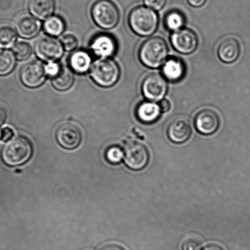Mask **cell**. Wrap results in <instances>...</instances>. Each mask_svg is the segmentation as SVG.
<instances>
[{
    "label": "cell",
    "instance_id": "obj_1",
    "mask_svg": "<svg viewBox=\"0 0 250 250\" xmlns=\"http://www.w3.org/2000/svg\"><path fill=\"white\" fill-rule=\"evenodd\" d=\"M168 52V46L164 39L152 37L142 43L138 56L141 62L145 66L156 69L166 62Z\"/></svg>",
    "mask_w": 250,
    "mask_h": 250
},
{
    "label": "cell",
    "instance_id": "obj_2",
    "mask_svg": "<svg viewBox=\"0 0 250 250\" xmlns=\"http://www.w3.org/2000/svg\"><path fill=\"white\" fill-rule=\"evenodd\" d=\"M33 154L31 141L24 136H18L7 143L1 152L3 162L8 166L15 167L25 164Z\"/></svg>",
    "mask_w": 250,
    "mask_h": 250
},
{
    "label": "cell",
    "instance_id": "obj_3",
    "mask_svg": "<svg viewBox=\"0 0 250 250\" xmlns=\"http://www.w3.org/2000/svg\"><path fill=\"white\" fill-rule=\"evenodd\" d=\"M128 21L130 28L137 35L149 36L157 30L159 16L153 9L140 6L130 12Z\"/></svg>",
    "mask_w": 250,
    "mask_h": 250
},
{
    "label": "cell",
    "instance_id": "obj_4",
    "mask_svg": "<svg viewBox=\"0 0 250 250\" xmlns=\"http://www.w3.org/2000/svg\"><path fill=\"white\" fill-rule=\"evenodd\" d=\"M120 69L117 62L109 58H101L93 63L90 76L94 83L103 88L115 85L120 77Z\"/></svg>",
    "mask_w": 250,
    "mask_h": 250
},
{
    "label": "cell",
    "instance_id": "obj_5",
    "mask_svg": "<svg viewBox=\"0 0 250 250\" xmlns=\"http://www.w3.org/2000/svg\"><path fill=\"white\" fill-rule=\"evenodd\" d=\"M91 15L97 25L104 30L115 27L120 21L118 7L110 0H98L93 4Z\"/></svg>",
    "mask_w": 250,
    "mask_h": 250
},
{
    "label": "cell",
    "instance_id": "obj_6",
    "mask_svg": "<svg viewBox=\"0 0 250 250\" xmlns=\"http://www.w3.org/2000/svg\"><path fill=\"white\" fill-rule=\"evenodd\" d=\"M142 91L146 99L151 102L162 101L168 91V84L162 75L157 73L148 74L143 80Z\"/></svg>",
    "mask_w": 250,
    "mask_h": 250
},
{
    "label": "cell",
    "instance_id": "obj_7",
    "mask_svg": "<svg viewBox=\"0 0 250 250\" xmlns=\"http://www.w3.org/2000/svg\"><path fill=\"white\" fill-rule=\"evenodd\" d=\"M64 48L60 41L53 37H43L37 41L35 46L36 55L43 62H57L64 54Z\"/></svg>",
    "mask_w": 250,
    "mask_h": 250
},
{
    "label": "cell",
    "instance_id": "obj_8",
    "mask_svg": "<svg viewBox=\"0 0 250 250\" xmlns=\"http://www.w3.org/2000/svg\"><path fill=\"white\" fill-rule=\"evenodd\" d=\"M46 77L45 66L39 61H33L24 65L20 72L21 83L29 88H36L42 85Z\"/></svg>",
    "mask_w": 250,
    "mask_h": 250
},
{
    "label": "cell",
    "instance_id": "obj_9",
    "mask_svg": "<svg viewBox=\"0 0 250 250\" xmlns=\"http://www.w3.org/2000/svg\"><path fill=\"white\" fill-rule=\"evenodd\" d=\"M149 160V152L142 143L132 142L126 146L125 161L128 168L133 170H140L146 166Z\"/></svg>",
    "mask_w": 250,
    "mask_h": 250
},
{
    "label": "cell",
    "instance_id": "obj_10",
    "mask_svg": "<svg viewBox=\"0 0 250 250\" xmlns=\"http://www.w3.org/2000/svg\"><path fill=\"white\" fill-rule=\"evenodd\" d=\"M171 42L174 49L178 52L188 55L197 48L198 40L197 35L193 30L182 28L172 34Z\"/></svg>",
    "mask_w": 250,
    "mask_h": 250
},
{
    "label": "cell",
    "instance_id": "obj_11",
    "mask_svg": "<svg viewBox=\"0 0 250 250\" xmlns=\"http://www.w3.org/2000/svg\"><path fill=\"white\" fill-rule=\"evenodd\" d=\"M56 138L60 145L65 149H75L82 142L81 130L74 123H65L58 128Z\"/></svg>",
    "mask_w": 250,
    "mask_h": 250
},
{
    "label": "cell",
    "instance_id": "obj_12",
    "mask_svg": "<svg viewBox=\"0 0 250 250\" xmlns=\"http://www.w3.org/2000/svg\"><path fill=\"white\" fill-rule=\"evenodd\" d=\"M219 116L214 110L205 108L199 111L195 118V126L198 132L205 135H212L220 125Z\"/></svg>",
    "mask_w": 250,
    "mask_h": 250
},
{
    "label": "cell",
    "instance_id": "obj_13",
    "mask_svg": "<svg viewBox=\"0 0 250 250\" xmlns=\"http://www.w3.org/2000/svg\"><path fill=\"white\" fill-rule=\"evenodd\" d=\"M90 48L94 55L101 58L113 57L117 51L118 44L115 39L106 34H101L92 40Z\"/></svg>",
    "mask_w": 250,
    "mask_h": 250
},
{
    "label": "cell",
    "instance_id": "obj_14",
    "mask_svg": "<svg viewBox=\"0 0 250 250\" xmlns=\"http://www.w3.org/2000/svg\"><path fill=\"white\" fill-rule=\"evenodd\" d=\"M191 133L190 123L184 118H177L169 124L167 135L172 142L181 144L188 141Z\"/></svg>",
    "mask_w": 250,
    "mask_h": 250
},
{
    "label": "cell",
    "instance_id": "obj_15",
    "mask_svg": "<svg viewBox=\"0 0 250 250\" xmlns=\"http://www.w3.org/2000/svg\"><path fill=\"white\" fill-rule=\"evenodd\" d=\"M240 53L239 42L234 38L223 39L218 46V57L223 62L229 64L235 62L239 58Z\"/></svg>",
    "mask_w": 250,
    "mask_h": 250
},
{
    "label": "cell",
    "instance_id": "obj_16",
    "mask_svg": "<svg viewBox=\"0 0 250 250\" xmlns=\"http://www.w3.org/2000/svg\"><path fill=\"white\" fill-rule=\"evenodd\" d=\"M41 28L40 21L32 16H23L16 24L17 33L24 39H32L38 35Z\"/></svg>",
    "mask_w": 250,
    "mask_h": 250
},
{
    "label": "cell",
    "instance_id": "obj_17",
    "mask_svg": "<svg viewBox=\"0 0 250 250\" xmlns=\"http://www.w3.org/2000/svg\"><path fill=\"white\" fill-rule=\"evenodd\" d=\"M162 73L168 81L178 82L185 76V64L178 58H169L163 65Z\"/></svg>",
    "mask_w": 250,
    "mask_h": 250
},
{
    "label": "cell",
    "instance_id": "obj_18",
    "mask_svg": "<svg viewBox=\"0 0 250 250\" xmlns=\"http://www.w3.org/2000/svg\"><path fill=\"white\" fill-rule=\"evenodd\" d=\"M28 10L34 18L46 20L52 15L55 8V0H28Z\"/></svg>",
    "mask_w": 250,
    "mask_h": 250
},
{
    "label": "cell",
    "instance_id": "obj_19",
    "mask_svg": "<svg viewBox=\"0 0 250 250\" xmlns=\"http://www.w3.org/2000/svg\"><path fill=\"white\" fill-rule=\"evenodd\" d=\"M161 113L159 105L152 102L140 104L136 110L138 120L145 124L155 123L159 120Z\"/></svg>",
    "mask_w": 250,
    "mask_h": 250
},
{
    "label": "cell",
    "instance_id": "obj_20",
    "mask_svg": "<svg viewBox=\"0 0 250 250\" xmlns=\"http://www.w3.org/2000/svg\"><path fill=\"white\" fill-rule=\"evenodd\" d=\"M70 69L77 74H85L91 69L92 58L85 50H78L72 53L69 58Z\"/></svg>",
    "mask_w": 250,
    "mask_h": 250
},
{
    "label": "cell",
    "instance_id": "obj_21",
    "mask_svg": "<svg viewBox=\"0 0 250 250\" xmlns=\"http://www.w3.org/2000/svg\"><path fill=\"white\" fill-rule=\"evenodd\" d=\"M74 77L70 68L61 66L60 71L52 78V84L54 88L60 91H65L71 88L74 84Z\"/></svg>",
    "mask_w": 250,
    "mask_h": 250
},
{
    "label": "cell",
    "instance_id": "obj_22",
    "mask_svg": "<svg viewBox=\"0 0 250 250\" xmlns=\"http://www.w3.org/2000/svg\"><path fill=\"white\" fill-rule=\"evenodd\" d=\"M16 58L13 51L0 50V77H5L11 74L16 67Z\"/></svg>",
    "mask_w": 250,
    "mask_h": 250
},
{
    "label": "cell",
    "instance_id": "obj_23",
    "mask_svg": "<svg viewBox=\"0 0 250 250\" xmlns=\"http://www.w3.org/2000/svg\"><path fill=\"white\" fill-rule=\"evenodd\" d=\"M43 27L45 32L51 37H57L64 32L65 24L62 18L53 16L46 19Z\"/></svg>",
    "mask_w": 250,
    "mask_h": 250
},
{
    "label": "cell",
    "instance_id": "obj_24",
    "mask_svg": "<svg viewBox=\"0 0 250 250\" xmlns=\"http://www.w3.org/2000/svg\"><path fill=\"white\" fill-rule=\"evenodd\" d=\"M185 16L179 11H169L165 17V27L173 32L181 30L185 25Z\"/></svg>",
    "mask_w": 250,
    "mask_h": 250
},
{
    "label": "cell",
    "instance_id": "obj_25",
    "mask_svg": "<svg viewBox=\"0 0 250 250\" xmlns=\"http://www.w3.org/2000/svg\"><path fill=\"white\" fill-rule=\"evenodd\" d=\"M17 40L16 31L12 26H0V50L13 48Z\"/></svg>",
    "mask_w": 250,
    "mask_h": 250
},
{
    "label": "cell",
    "instance_id": "obj_26",
    "mask_svg": "<svg viewBox=\"0 0 250 250\" xmlns=\"http://www.w3.org/2000/svg\"><path fill=\"white\" fill-rule=\"evenodd\" d=\"M13 52L16 60L24 61L28 59L32 54L33 49L30 43L21 41L14 45Z\"/></svg>",
    "mask_w": 250,
    "mask_h": 250
},
{
    "label": "cell",
    "instance_id": "obj_27",
    "mask_svg": "<svg viewBox=\"0 0 250 250\" xmlns=\"http://www.w3.org/2000/svg\"><path fill=\"white\" fill-rule=\"evenodd\" d=\"M124 154H125L120 147L112 146L106 150V159L111 164H116L121 162Z\"/></svg>",
    "mask_w": 250,
    "mask_h": 250
},
{
    "label": "cell",
    "instance_id": "obj_28",
    "mask_svg": "<svg viewBox=\"0 0 250 250\" xmlns=\"http://www.w3.org/2000/svg\"><path fill=\"white\" fill-rule=\"evenodd\" d=\"M79 41L76 37L73 35H65L62 38V43L63 48L67 52H71L74 50L78 46Z\"/></svg>",
    "mask_w": 250,
    "mask_h": 250
},
{
    "label": "cell",
    "instance_id": "obj_29",
    "mask_svg": "<svg viewBox=\"0 0 250 250\" xmlns=\"http://www.w3.org/2000/svg\"><path fill=\"white\" fill-rule=\"evenodd\" d=\"M201 243L196 239L186 240L183 245V250H201Z\"/></svg>",
    "mask_w": 250,
    "mask_h": 250
},
{
    "label": "cell",
    "instance_id": "obj_30",
    "mask_svg": "<svg viewBox=\"0 0 250 250\" xmlns=\"http://www.w3.org/2000/svg\"><path fill=\"white\" fill-rule=\"evenodd\" d=\"M62 65L58 64L57 62H51L45 65V73L47 75L50 77H53L60 71Z\"/></svg>",
    "mask_w": 250,
    "mask_h": 250
},
{
    "label": "cell",
    "instance_id": "obj_31",
    "mask_svg": "<svg viewBox=\"0 0 250 250\" xmlns=\"http://www.w3.org/2000/svg\"><path fill=\"white\" fill-rule=\"evenodd\" d=\"M145 5L155 10H160L164 8L167 0H143Z\"/></svg>",
    "mask_w": 250,
    "mask_h": 250
},
{
    "label": "cell",
    "instance_id": "obj_32",
    "mask_svg": "<svg viewBox=\"0 0 250 250\" xmlns=\"http://www.w3.org/2000/svg\"><path fill=\"white\" fill-rule=\"evenodd\" d=\"M14 136V131L11 127H5L0 130V140L4 142H9L13 139Z\"/></svg>",
    "mask_w": 250,
    "mask_h": 250
},
{
    "label": "cell",
    "instance_id": "obj_33",
    "mask_svg": "<svg viewBox=\"0 0 250 250\" xmlns=\"http://www.w3.org/2000/svg\"><path fill=\"white\" fill-rule=\"evenodd\" d=\"M159 106L162 113H167L170 110L171 104L167 99H162L160 101Z\"/></svg>",
    "mask_w": 250,
    "mask_h": 250
},
{
    "label": "cell",
    "instance_id": "obj_34",
    "mask_svg": "<svg viewBox=\"0 0 250 250\" xmlns=\"http://www.w3.org/2000/svg\"><path fill=\"white\" fill-rule=\"evenodd\" d=\"M7 117H8V114L5 108L0 105V128L6 123Z\"/></svg>",
    "mask_w": 250,
    "mask_h": 250
},
{
    "label": "cell",
    "instance_id": "obj_35",
    "mask_svg": "<svg viewBox=\"0 0 250 250\" xmlns=\"http://www.w3.org/2000/svg\"><path fill=\"white\" fill-rule=\"evenodd\" d=\"M187 1L190 6L195 7V8H199L205 4L206 0H187Z\"/></svg>",
    "mask_w": 250,
    "mask_h": 250
},
{
    "label": "cell",
    "instance_id": "obj_36",
    "mask_svg": "<svg viewBox=\"0 0 250 250\" xmlns=\"http://www.w3.org/2000/svg\"><path fill=\"white\" fill-rule=\"evenodd\" d=\"M101 250H125V249H123L122 247L119 246V245H108L103 247Z\"/></svg>",
    "mask_w": 250,
    "mask_h": 250
},
{
    "label": "cell",
    "instance_id": "obj_37",
    "mask_svg": "<svg viewBox=\"0 0 250 250\" xmlns=\"http://www.w3.org/2000/svg\"><path fill=\"white\" fill-rule=\"evenodd\" d=\"M203 250H223L222 248L217 245H210L206 247Z\"/></svg>",
    "mask_w": 250,
    "mask_h": 250
}]
</instances>
